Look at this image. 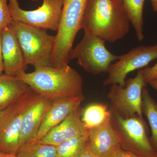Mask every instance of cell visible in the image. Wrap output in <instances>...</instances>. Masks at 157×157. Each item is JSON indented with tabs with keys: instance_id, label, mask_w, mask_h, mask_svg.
Segmentation results:
<instances>
[{
	"instance_id": "obj_1",
	"label": "cell",
	"mask_w": 157,
	"mask_h": 157,
	"mask_svg": "<svg viewBox=\"0 0 157 157\" xmlns=\"http://www.w3.org/2000/svg\"><path fill=\"white\" fill-rule=\"evenodd\" d=\"M35 70L29 73L23 70L15 76L40 95L53 101L83 96L81 75L69 65Z\"/></svg>"
},
{
	"instance_id": "obj_2",
	"label": "cell",
	"mask_w": 157,
	"mask_h": 157,
	"mask_svg": "<svg viewBox=\"0 0 157 157\" xmlns=\"http://www.w3.org/2000/svg\"><path fill=\"white\" fill-rule=\"evenodd\" d=\"M130 23L122 4L117 0H89L82 29L85 34L114 42L128 34Z\"/></svg>"
},
{
	"instance_id": "obj_3",
	"label": "cell",
	"mask_w": 157,
	"mask_h": 157,
	"mask_svg": "<svg viewBox=\"0 0 157 157\" xmlns=\"http://www.w3.org/2000/svg\"><path fill=\"white\" fill-rule=\"evenodd\" d=\"M89 0H64L63 10L52 58V67L69 65L76 35L82 29Z\"/></svg>"
},
{
	"instance_id": "obj_4",
	"label": "cell",
	"mask_w": 157,
	"mask_h": 157,
	"mask_svg": "<svg viewBox=\"0 0 157 157\" xmlns=\"http://www.w3.org/2000/svg\"><path fill=\"white\" fill-rule=\"evenodd\" d=\"M26 64L35 69L51 66L56 36L47 33V30L38 28L25 24L12 23Z\"/></svg>"
},
{
	"instance_id": "obj_5",
	"label": "cell",
	"mask_w": 157,
	"mask_h": 157,
	"mask_svg": "<svg viewBox=\"0 0 157 157\" xmlns=\"http://www.w3.org/2000/svg\"><path fill=\"white\" fill-rule=\"evenodd\" d=\"M39 94L31 89L2 111L0 151L17 153L21 148L20 133L25 113Z\"/></svg>"
},
{
	"instance_id": "obj_6",
	"label": "cell",
	"mask_w": 157,
	"mask_h": 157,
	"mask_svg": "<svg viewBox=\"0 0 157 157\" xmlns=\"http://www.w3.org/2000/svg\"><path fill=\"white\" fill-rule=\"evenodd\" d=\"M109 110L111 124L120 137L121 148L142 157H154L156 152L151 143L143 118L137 115L123 117Z\"/></svg>"
},
{
	"instance_id": "obj_7",
	"label": "cell",
	"mask_w": 157,
	"mask_h": 157,
	"mask_svg": "<svg viewBox=\"0 0 157 157\" xmlns=\"http://www.w3.org/2000/svg\"><path fill=\"white\" fill-rule=\"evenodd\" d=\"M104 39L93 35L85 34L83 38L73 48L70 59H76L78 64L88 73L98 75L107 73L112 62L119 58L109 51Z\"/></svg>"
},
{
	"instance_id": "obj_8",
	"label": "cell",
	"mask_w": 157,
	"mask_h": 157,
	"mask_svg": "<svg viewBox=\"0 0 157 157\" xmlns=\"http://www.w3.org/2000/svg\"><path fill=\"white\" fill-rule=\"evenodd\" d=\"M147 84L141 69L135 78L126 81L124 86L117 84L111 85L107 94L110 103L109 109L123 117L137 115L143 118L141 109L142 93Z\"/></svg>"
},
{
	"instance_id": "obj_9",
	"label": "cell",
	"mask_w": 157,
	"mask_h": 157,
	"mask_svg": "<svg viewBox=\"0 0 157 157\" xmlns=\"http://www.w3.org/2000/svg\"><path fill=\"white\" fill-rule=\"evenodd\" d=\"M42 6L31 11L20 7L18 0H9L11 17L14 21L35 27L57 32L64 0H42Z\"/></svg>"
},
{
	"instance_id": "obj_10",
	"label": "cell",
	"mask_w": 157,
	"mask_h": 157,
	"mask_svg": "<svg viewBox=\"0 0 157 157\" xmlns=\"http://www.w3.org/2000/svg\"><path fill=\"white\" fill-rule=\"evenodd\" d=\"M157 59V43L149 46H138L128 53L119 56L118 61L109 66L108 76L104 86L114 84L124 86L126 78L129 73L143 69L152 61Z\"/></svg>"
},
{
	"instance_id": "obj_11",
	"label": "cell",
	"mask_w": 157,
	"mask_h": 157,
	"mask_svg": "<svg viewBox=\"0 0 157 157\" xmlns=\"http://www.w3.org/2000/svg\"><path fill=\"white\" fill-rule=\"evenodd\" d=\"M84 98L83 95L54 101L51 107L42 121L36 135L26 145L37 143L50 130L64 120L71 113L80 107Z\"/></svg>"
},
{
	"instance_id": "obj_12",
	"label": "cell",
	"mask_w": 157,
	"mask_h": 157,
	"mask_svg": "<svg viewBox=\"0 0 157 157\" xmlns=\"http://www.w3.org/2000/svg\"><path fill=\"white\" fill-rule=\"evenodd\" d=\"M2 38L4 74L15 76L27 65L12 24L2 29Z\"/></svg>"
},
{
	"instance_id": "obj_13",
	"label": "cell",
	"mask_w": 157,
	"mask_h": 157,
	"mask_svg": "<svg viewBox=\"0 0 157 157\" xmlns=\"http://www.w3.org/2000/svg\"><path fill=\"white\" fill-rule=\"evenodd\" d=\"M110 116L100 126L89 130L88 146L99 157H107L121 147L120 137L113 127Z\"/></svg>"
},
{
	"instance_id": "obj_14",
	"label": "cell",
	"mask_w": 157,
	"mask_h": 157,
	"mask_svg": "<svg viewBox=\"0 0 157 157\" xmlns=\"http://www.w3.org/2000/svg\"><path fill=\"white\" fill-rule=\"evenodd\" d=\"M83 108L79 107L50 130L37 143L58 146L71 138L88 132L81 120Z\"/></svg>"
},
{
	"instance_id": "obj_15",
	"label": "cell",
	"mask_w": 157,
	"mask_h": 157,
	"mask_svg": "<svg viewBox=\"0 0 157 157\" xmlns=\"http://www.w3.org/2000/svg\"><path fill=\"white\" fill-rule=\"evenodd\" d=\"M53 101L39 95L27 109L21 130V148L28 144L36 135L42 121Z\"/></svg>"
},
{
	"instance_id": "obj_16",
	"label": "cell",
	"mask_w": 157,
	"mask_h": 157,
	"mask_svg": "<svg viewBox=\"0 0 157 157\" xmlns=\"http://www.w3.org/2000/svg\"><path fill=\"white\" fill-rule=\"evenodd\" d=\"M31 89L15 76L0 75V111L14 103Z\"/></svg>"
},
{
	"instance_id": "obj_17",
	"label": "cell",
	"mask_w": 157,
	"mask_h": 157,
	"mask_svg": "<svg viewBox=\"0 0 157 157\" xmlns=\"http://www.w3.org/2000/svg\"><path fill=\"white\" fill-rule=\"evenodd\" d=\"M122 5L130 22L135 29L138 41L144 39L143 10L145 0H122Z\"/></svg>"
},
{
	"instance_id": "obj_18",
	"label": "cell",
	"mask_w": 157,
	"mask_h": 157,
	"mask_svg": "<svg viewBox=\"0 0 157 157\" xmlns=\"http://www.w3.org/2000/svg\"><path fill=\"white\" fill-rule=\"evenodd\" d=\"M110 116L107 105L94 103L83 109L81 120L85 128L90 130L100 126Z\"/></svg>"
},
{
	"instance_id": "obj_19",
	"label": "cell",
	"mask_w": 157,
	"mask_h": 157,
	"mask_svg": "<svg viewBox=\"0 0 157 157\" xmlns=\"http://www.w3.org/2000/svg\"><path fill=\"white\" fill-rule=\"evenodd\" d=\"M141 109L150 126L151 136L150 140L157 153V102L150 94L146 86L142 90Z\"/></svg>"
},
{
	"instance_id": "obj_20",
	"label": "cell",
	"mask_w": 157,
	"mask_h": 157,
	"mask_svg": "<svg viewBox=\"0 0 157 157\" xmlns=\"http://www.w3.org/2000/svg\"><path fill=\"white\" fill-rule=\"evenodd\" d=\"M89 132L78 135L57 146L58 157H79L87 145Z\"/></svg>"
},
{
	"instance_id": "obj_21",
	"label": "cell",
	"mask_w": 157,
	"mask_h": 157,
	"mask_svg": "<svg viewBox=\"0 0 157 157\" xmlns=\"http://www.w3.org/2000/svg\"><path fill=\"white\" fill-rule=\"evenodd\" d=\"M16 154L18 157H58L56 146L39 143L23 146Z\"/></svg>"
},
{
	"instance_id": "obj_22",
	"label": "cell",
	"mask_w": 157,
	"mask_h": 157,
	"mask_svg": "<svg viewBox=\"0 0 157 157\" xmlns=\"http://www.w3.org/2000/svg\"><path fill=\"white\" fill-rule=\"evenodd\" d=\"M13 22L9 10V0H0V31Z\"/></svg>"
},
{
	"instance_id": "obj_23",
	"label": "cell",
	"mask_w": 157,
	"mask_h": 157,
	"mask_svg": "<svg viewBox=\"0 0 157 157\" xmlns=\"http://www.w3.org/2000/svg\"><path fill=\"white\" fill-rule=\"evenodd\" d=\"M144 78L146 83L151 80L157 79V63L151 67L142 69Z\"/></svg>"
},
{
	"instance_id": "obj_24",
	"label": "cell",
	"mask_w": 157,
	"mask_h": 157,
	"mask_svg": "<svg viewBox=\"0 0 157 157\" xmlns=\"http://www.w3.org/2000/svg\"><path fill=\"white\" fill-rule=\"evenodd\" d=\"M107 157H142L129 151L123 149L121 147L117 149Z\"/></svg>"
},
{
	"instance_id": "obj_25",
	"label": "cell",
	"mask_w": 157,
	"mask_h": 157,
	"mask_svg": "<svg viewBox=\"0 0 157 157\" xmlns=\"http://www.w3.org/2000/svg\"><path fill=\"white\" fill-rule=\"evenodd\" d=\"M4 72V64L2 56V30L0 31V75L3 74Z\"/></svg>"
},
{
	"instance_id": "obj_26",
	"label": "cell",
	"mask_w": 157,
	"mask_h": 157,
	"mask_svg": "<svg viewBox=\"0 0 157 157\" xmlns=\"http://www.w3.org/2000/svg\"><path fill=\"white\" fill-rule=\"evenodd\" d=\"M79 157H99L97 155L94 154L90 150L89 147L87 145L86 148L84 150L83 152L79 156Z\"/></svg>"
},
{
	"instance_id": "obj_27",
	"label": "cell",
	"mask_w": 157,
	"mask_h": 157,
	"mask_svg": "<svg viewBox=\"0 0 157 157\" xmlns=\"http://www.w3.org/2000/svg\"><path fill=\"white\" fill-rule=\"evenodd\" d=\"M0 157H18L17 154L14 153L6 152L0 151Z\"/></svg>"
},
{
	"instance_id": "obj_28",
	"label": "cell",
	"mask_w": 157,
	"mask_h": 157,
	"mask_svg": "<svg viewBox=\"0 0 157 157\" xmlns=\"http://www.w3.org/2000/svg\"><path fill=\"white\" fill-rule=\"evenodd\" d=\"M147 84L149 85L157 91V79L149 82Z\"/></svg>"
},
{
	"instance_id": "obj_29",
	"label": "cell",
	"mask_w": 157,
	"mask_h": 157,
	"mask_svg": "<svg viewBox=\"0 0 157 157\" xmlns=\"http://www.w3.org/2000/svg\"><path fill=\"white\" fill-rule=\"evenodd\" d=\"M154 11L157 13V0H150Z\"/></svg>"
},
{
	"instance_id": "obj_30",
	"label": "cell",
	"mask_w": 157,
	"mask_h": 157,
	"mask_svg": "<svg viewBox=\"0 0 157 157\" xmlns=\"http://www.w3.org/2000/svg\"><path fill=\"white\" fill-rule=\"evenodd\" d=\"M120 3H121V4H122L123 1L122 0H117Z\"/></svg>"
},
{
	"instance_id": "obj_31",
	"label": "cell",
	"mask_w": 157,
	"mask_h": 157,
	"mask_svg": "<svg viewBox=\"0 0 157 157\" xmlns=\"http://www.w3.org/2000/svg\"><path fill=\"white\" fill-rule=\"evenodd\" d=\"M31 1H33V2H37V1H39V0H31Z\"/></svg>"
},
{
	"instance_id": "obj_32",
	"label": "cell",
	"mask_w": 157,
	"mask_h": 157,
	"mask_svg": "<svg viewBox=\"0 0 157 157\" xmlns=\"http://www.w3.org/2000/svg\"><path fill=\"white\" fill-rule=\"evenodd\" d=\"M154 157H157V153H156V154L154 156Z\"/></svg>"
},
{
	"instance_id": "obj_33",
	"label": "cell",
	"mask_w": 157,
	"mask_h": 157,
	"mask_svg": "<svg viewBox=\"0 0 157 157\" xmlns=\"http://www.w3.org/2000/svg\"><path fill=\"white\" fill-rule=\"evenodd\" d=\"M1 113H2V111H0V116L1 115Z\"/></svg>"
}]
</instances>
